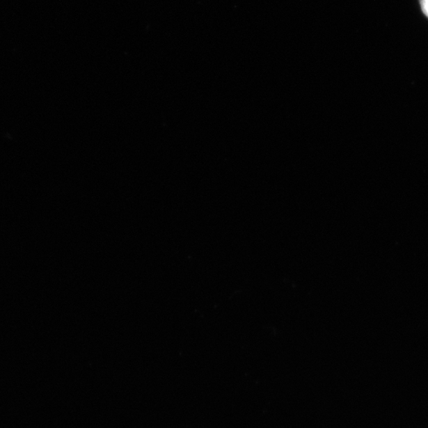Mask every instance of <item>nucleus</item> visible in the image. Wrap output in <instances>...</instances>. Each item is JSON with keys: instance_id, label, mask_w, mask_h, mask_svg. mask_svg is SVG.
Returning <instances> with one entry per match:
<instances>
[{"instance_id": "1", "label": "nucleus", "mask_w": 428, "mask_h": 428, "mask_svg": "<svg viewBox=\"0 0 428 428\" xmlns=\"http://www.w3.org/2000/svg\"><path fill=\"white\" fill-rule=\"evenodd\" d=\"M422 10L428 18V0H419Z\"/></svg>"}]
</instances>
